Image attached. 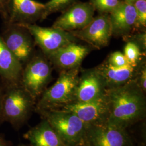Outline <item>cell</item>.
Returning <instances> with one entry per match:
<instances>
[{
    "mask_svg": "<svg viewBox=\"0 0 146 146\" xmlns=\"http://www.w3.org/2000/svg\"><path fill=\"white\" fill-rule=\"evenodd\" d=\"M44 9L45 4L35 0H9L7 21L17 24H33L42 20Z\"/></svg>",
    "mask_w": 146,
    "mask_h": 146,
    "instance_id": "4fadbf2b",
    "label": "cell"
},
{
    "mask_svg": "<svg viewBox=\"0 0 146 146\" xmlns=\"http://www.w3.org/2000/svg\"><path fill=\"white\" fill-rule=\"evenodd\" d=\"M17 146H27L26 145H25L23 143H20Z\"/></svg>",
    "mask_w": 146,
    "mask_h": 146,
    "instance_id": "f546056e",
    "label": "cell"
},
{
    "mask_svg": "<svg viewBox=\"0 0 146 146\" xmlns=\"http://www.w3.org/2000/svg\"><path fill=\"white\" fill-rule=\"evenodd\" d=\"M3 84L5 90L2 103L1 122L9 123L17 130L28 119L34 108L35 100L20 82Z\"/></svg>",
    "mask_w": 146,
    "mask_h": 146,
    "instance_id": "7a4b0ae2",
    "label": "cell"
},
{
    "mask_svg": "<svg viewBox=\"0 0 146 146\" xmlns=\"http://www.w3.org/2000/svg\"><path fill=\"white\" fill-rule=\"evenodd\" d=\"M76 115L87 125L107 120L108 107L104 96L94 101L73 102L58 108Z\"/></svg>",
    "mask_w": 146,
    "mask_h": 146,
    "instance_id": "7c38bea8",
    "label": "cell"
},
{
    "mask_svg": "<svg viewBox=\"0 0 146 146\" xmlns=\"http://www.w3.org/2000/svg\"><path fill=\"white\" fill-rule=\"evenodd\" d=\"M75 37L98 49L107 46L112 36L108 14H100L83 28L70 32Z\"/></svg>",
    "mask_w": 146,
    "mask_h": 146,
    "instance_id": "9c48e42d",
    "label": "cell"
},
{
    "mask_svg": "<svg viewBox=\"0 0 146 146\" xmlns=\"http://www.w3.org/2000/svg\"><path fill=\"white\" fill-rule=\"evenodd\" d=\"M0 146H11V142L7 140L2 134H0Z\"/></svg>",
    "mask_w": 146,
    "mask_h": 146,
    "instance_id": "4316f807",
    "label": "cell"
},
{
    "mask_svg": "<svg viewBox=\"0 0 146 146\" xmlns=\"http://www.w3.org/2000/svg\"><path fill=\"white\" fill-rule=\"evenodd\" d=\"M80 68L63 70L56 82L45 89L35 107L37 111L58 109L74 101Z\"/></svg>",
    "mask_w": 146,
    "mask_h": 146,
    "instance_id": "3957f363",
    "label": "cell"
},
{
    "mask_svg": "<svg viewBox=\"0 0 146 146\" xmlns=\"http://www.w3.org/2000/svg\"><path fill=\"white\" fill-rule=\"evenodd\" d=\"M78 0H50L45 3V9L42 20L52 13L64 11L69 7L77 2Z\"/></svg>",
    "mask_w": 146,
    "mask_h": 146,
    "instance_id": "d6986e66",
    "label": "cell"
},
{
    "mask_svg": "<svg viewBox=\"0 0 146 146\" xmlns=\"http://www.w3.org/2000/svg\"><path fill=\"white\" fill-rule=\"evenodd\" d=\"M24 138L29 146H67L44 119L27 131Z\"/></svg>",
    "mask_w": 146,
    "mask_h": 146,
    "instance_id": "ac0fdd59",
    "label": "cell"
},
{
    "mask_svg": "<svg viewBox=\"0 0 146 146\" xmlns=\"http://www.w3.org/2000/svg\"><path fill=\"white\" fill-rule=\"evenodd\" d=\"M106 86L96 68L82 70L78 77L74 102H89L104 96Z\"/></svg>",
    "mask_w": 146,
    "mask_h": 146,
    "instance_id": "8fae6325",
    "label": "cell"
},
{
    "mask_svg": "<svg viewBox=\"0 0 146 146\" xmlns=\"http://www.w3.org/2000/svg\"><path fill=\"white\" fill-rule=\"evenodd\" d=\"M23 67L20 84L36 100L46 89L52 78V68L44 55H34Z\"/></svg>",
    "mask_w": 146,
    "mask_h": 146,
    "instance_id": "5b68a950",
    "label": "cell"
},
{
    "mask_svg": "<svg viewBox=\"0 0 146 146\" xmlns=\"http://www.w3.org/2000/svg\"><path fill=\"white\" fill-rule=\"evenodd\" d=\"M96 68L104 79L107 89L122 86L136 77L135 68L129 64L117 67L106 61Z\"/></svg>",
    "mask_w": 146,
    "mask_h": 146,
    "instance_id": "2e32d148",
    "label": "cell"
},
{
    "mask_svg": "<svg viewBox=\"0 0 146 146\" xmlns=\"http://www.w3.org/2000/svg\"><path fill=\"white\" fill-rule=\"evenodd\" d=\"M109 16L113 35H126L136 26V13L133 4L122 1Z\"/></svg>",
    "mask_w": 146,
    "mask_h": 146,
    "instance_id": "9a60e30c",
    "label": "cell"
},
{
    "mask_svg": "<svg viewBox=\"0 0 146 146\" xmlns=\"http://www.w3.org/2000/svg\"><path fill=\"white\" fill-rule=\"evenodd\" d=\"M86 146L84 145V143L82 142L81 143H79L78 145H76V146Z\"/></svg>",
    "mask_w": 146,
    "mask_h": 146,
    "instance_id": "f1b7e54d",
    "label": "cell"
},
{
    "mask_svg": "<svg viewBox=\"0 0 146 146\" xmlns=\"http://www.w3.org/2000/svg\"><path fill=\"white\" fill-rule=\"evenodd\" d=\"M0 36L23 65L34 55V45L31 34L20 24L3 22Z\"/></svg>",
    "mask_w": 146,
    "mask_h": 146,
    "instance_id": "52a82bcc",
    "label": "cell"
},
{
    "mask_svg": "<svg viewBox=\"0 0 146 146\" xmlns=\"http://www.w3.org/2000/svg\"><path fill=\"white\" fill-rule=\"evenodd\" d=\"M123 54L127 58L128 63L132 67L136 68L141 55L139 47L135 43L128 42L125 47Z\"/></svg>",
    "mask_w": 146,
    "mask_h": 146,
    "instance_id": "44dd1931",
    "label": "cell"
},
{
    "mask_svg": "<svg viewBox=\"0 0 146 146\" xmlns=\"http://www.w3.org/2000/svg\"><path fill=\"white\" fill-rule=\"evenodd\" d=\"M25 27L33 37L34 42L47 56L60 48L75 41L70 32L55 28H47L35 24H20Z\"/></svg>",
    "mask_w": 146,
    "mask_h": 146,
    "instance_id": "ba28073f",
    "label": "cell"
},
{
    "mask_svg": "<svg viewBox=\"0 0 146 146\" xmlns=\"http://www.w3.org/2000/svg\"><path fill=\"white\" fill-rule=\"evenodd\" d=\"M23 64L3 42L0 36V78L3 83L20 81Z\"/></svg>",
    "mask_w": 146,
    "mask_h": 146,
    "instance_id": "e0dca14e",
    "label": "cell"
},
{
    "mask_svg": "<svg viewBox=\"0 0 146 146\" xmlns=\"http://www.w3.org/2000/svg\"><path fill=\"white\" fill-rule=\"evenodd\" d=\"M138 0H123L122 1L123 2H125L127 3H131V4H133L135 2L137 1Z\"/></svg>",
    "mask_w": 146,
    "mask_h": 146,
    "instance_id": "83f0119b",
    "label": "cell"
},
{
    "mask_svg": "<svg viewBox=\"0 0 146 146\" xmlns=\"http://www.w3.org/2000/svg\"><path fill=\"white\" fill-rule=\"evenodd\" d=\"M9 0H0V15L3 20H8V8Z\"/></svg>",
    "mask_w": 146,
    "mask_h": 146,
    "instance_id": "d4e9b609",
    "label": "cell"
},
{
    "mask_svg": "<svg viewBox=\"0 0 146 146\" xmlns=\"http://www.w3.org/2000/svg\"><path fill=\"white\" fill-rule=\"evenodd\" d=\"M82 142L86 146H132L126 129L107 120L87 125Z\"/></svg>",
    "mask_w": 146,
    "mask_h": 146,
    "instance_id": "8992f818",
    "label": "cell"
},
{
    "mask_svg": "<svg viewBox=\"0 0 146 146\" xmlns=\"http://www.w3.org/2000/svg\"><path fill=\"white\" fill-rule=\"evenodd\" d=\"M136 78L112 88L107 89L105 98L108 107L107 121L127 129L144 118L146 98Z\"/></svg>",
    "mask_w": 146,
    "mask_h": 146,
    "instance_id": "6da1fadb",
    "label": "cell"
},
{
    "mask_svg": "<svg viewBox=\"0 0 146 146\" xmlns=\"http://www.w3.org/2000/svg\"><path fill=\"white\" fill-rule=\"evenodd\" d=\"M37 112L51 125L67 146H76L83 141L87 125L76 115L60 109Z\"/></svg>",
    "mask_w": 146,
    "mask_h": 146,
    "instance_id": "277c9868",
    "label": "cell"
},
{
    "mask_svg": "<svg viewBox=\"0 0 146 146\" xmlns=\"http://www.w3.org/2000/svg\"><path fill=\"white\" fill-rule=\"evenodd\" d=\"M107 61L110 64L117 67H122L129 64L124 54L120 52L112 53Z\"/></svg>",
    "mask_w": 146,
    "mask_h": 146,
    "instance_id": "603a6c76",
    "label": "cell"
},
{
    "mask_svg": "<svg viewBox=\"0 0 146 146\" xmlns=\"http://www.w3.org/2000/svg\"><path fill=\"white\" fill-rule=\"evenodd\" d=\"M4 84H3L2 80L0 78V124L2 123L1 122V109H2V103L4 94Z\"/></svg>",
    "mask_w": 146,
    "mask_h": 146,
    "instance_id": "484cf974",
    "label": "cell"
},
{
    "mask_svg": "<svg viewBox=\"0 0 146 146\" xmlns=\"http://www.w3.org/2000/svg\"><path fill=\"white\" fill-rule=\"evenodd\" d=\"M89 52L88 47L73 42L46 57L55 66L63 71L79 67Z\"/></svg>",
    "mask_w": 146,
    "mask_h": 146,
    "instance_id": "5bb4252c",
    "label": "cell"
},
{
    "mask_svg": "<svg viewBox=\"0 0 146 146\" xmlns=\"http://www.w3.org/2000/svg\"><path fill=\"white\" fill-rule=\"evenodd\" d=\"M94 8L89 2H76L63 11L52 27L71 32L88 25L94 18Z\"/></svg>",
    "mask_w": 146,
    "mask_h": 146,
    "instance_id": "30bf717a",
    "label": "cell"
},
{
    "mask_svg": "<svg viewBox=\"0 0 146 146\" xmlns=\"http://www.w3.org/2000/svg\"><path fill=\"white\" fill-rule=\"evenodd\" d=\"M121 0H89L95 11L100 14H110L120 5Z\"/></svg>",
    "mask_w": 146,
    "mask_h": 146,
    "instance_id": "ffe728a7",
    "label": "cell"
},
{
    "mask_svg": "<svg viewBox=\"0 0 146 146\" xmlns=\"http://www.w3.org/2000/svg\"><path fill=\"white\" fill-rule=\"evenodd\" d=\"M136 80L141 88V89L145 92L146 90V67L142 68L139 76H136Z\"/></svg>",
    "mask_w": 146,
    "mask_h": 146,
    "instance_id": "cb8c5ba5",
    "label": "cell"
},
{
    "mask_svg": "<svg viewBox=\"0 0 146 146\" xmlns=\"http://www.w3.org/2000/svg\"><path fill=\"white\" fill-rule=\"evenodd\" d=\"M136 13V26L145 27L146 25V0H138L133 4Z\"/></svg>",
    "mask_w": 146,
    "mask_h": 146,
    "instance_id": "7402d4cb",
    "label": "cell"
}]
</instances>
